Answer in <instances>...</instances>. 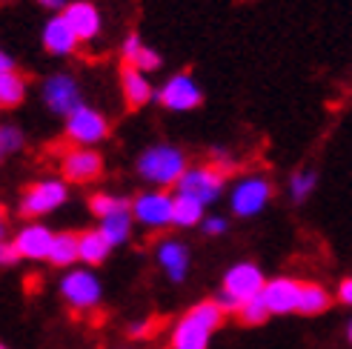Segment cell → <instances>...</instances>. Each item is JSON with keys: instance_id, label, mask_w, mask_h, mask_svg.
Returning a JSON list of instances; mask_svg holds the SVG:
<instances>
[{"instance_id": "obj_1", "label": "cell", "mask_w": 352, "mask_h": 349, "mask_svg": "<svg viewBox=\"0 0 352 349\" xmlns=\"http://www.w3.org/2000/svg\"><path fill=\"white\" fill-rule=\"evenodd\" d=\"M223 321V309L218 301H201L192 312L175 324L172 333V349H206L212 329H218Z\"/></svg>"}, {"instance_id": "obj_2", "label": "cell", "mask_w": 352, "mask_h": 349, "mask_svg": "<svg viewBox=\"0 0 352 349\" xmlns=\"http://www.w3.org/2000/svg\"><path fill=\"white\" fill-rule=\"evenodd\" d=\"M138 172L144 174L149 183L172 186V183H181V178L186 174V158L181 149L157 144L138 158Z\"/></svg>"}, {"instance_id": "obj_3", "label": "cell", "mask_w": 352, "mask_h": 349, "mask_svg": "<svg viewBox=\"0 0 352 349\" xmlns=\"http://www.w3.org/2000/svg\"><path fill=\"white\" fill-rule=\"evenodd\" d=\"M223 189V169H209V166H201V169H186V174L178 183V195L184 198H192L198 203H215L218 195Z\"/></svg>"}, {"instance_id": "obj_4", "label": "cell", "mask_w": 352, "mask_h": 349, "mask_svg": "<svg viewBox=\"0 0 352 349\" xmlns=\"http://www.w3.org/2000/svg\"><path fill=\"white\" fill-rule=\"evenodd\" d=\"M107 132H109V124L103 120L100 112H95L89 106H78L72 115L66 117V135H69V141H75L80 146H89V144L103 141Z\"/></svg>"}, {"instance_id": "obj_5", "label": "cell", "mask_w": 352, "mask_h": 349, "mask_svg": "<svg viewBox=\"0 0 352 349\" xmlns=\"http://www.w3.org/2000/svg\"><path fill=\"white\" fill-rule=\"evenodd\" d=\"M60 295L69 301V306H75V309H92L100 301V281H98L92 272L75 269V272H69L63 281H60Z\"/></svg>"}, {"instance_id": "obj_6", "label": "cell", "mask_w": 352, "mask_h": 349, "mask_svg": "<svg viewBox=\"0 0 352 349\" xmlns=\"http://www.w3.org/2000/svg\"><path fill=\"white\" fill-rule=\"evenodd\" d=\"M66 201V183L60 181H38L34 186L26 189V195L21 198V215L34 218L46 215L52 209H58Z\"/></svg>"}, {"instance_id": "obj_7", "label": "cell", "mask_w": 352, "mask_h": 349, "mask_svg": "<svg viewBox=\"0 0 352 349\" xmlns=\"http://www.w3.org/2000/svg\"><path fill=\"white\" fill-rule=\"evenodd\" d=\"M132 215H135V221H140L144 226L161 229V226L172 223L175 198L164 195V192H146V195H138L132 201Z\"/></svg>"}, {"instance_id": "obj_8", "label": "cell", "mask_w": 352, "mask_h": 349, "mask_svg": "<svg viewBox=\"0 0 352 349\" xmlns=\"http://www.w3.org/2000/svg\"><path fill=\"white\" fill-rule=\"evenodd\" d=\"M43 100L55 115H66V117L72 115L78 106H83L78 83H75V78H69V75H52L43 83Z\"/></svg>"}, {"instance_id": "obj_9", "label": "cell", "mask_w": 352, "mask_h": 349, "mask_svg": "<svg viewBox=\"0 0 352 349\" xmlns=\"http://www.w3.org/2000/svg\"><path fill=\"white\" fill-rule=\"evenodd\" d=\"M157 100L172 112H189V109L201 106V89L189 75H175L164 83V89L157 92Z\"/></svg>"}, {"instance_id": "obj_10", "label": "cell", "mask_w": 352, "mask_h": 349, "mask_svg": "<svg viewBox=\"0 0 352 349\" xmlns=\"http://www.w3.org/2000/svg\"><path fill=\"white\" fill-rule=\"evenodd\" d=\"M263 286H267V281H263V275L255 264H238L223 275V292L232 295V298L241 301V304L255 298V295H261Z\"/></svg>"}, {"instance_id": "obj_11", "label": "cell", "mask_w": 352, "mask_h": 349, "mask_svg": "<svg viewBox=\"0 0 352 349\" xmlns=\"http://www.w3.org/2000/svg\"><path fill=\"white\" fill-rule=\"evenodd\" d=\"M66 181L72 183H89L95 181L98 174L103 172V158L95 149H86V146H75L63 155V164H60Z\"/></svg>"}, {"instance_id": "obj_12", "label": "cell", "mask_w": 352, "mask_h": 349, "mask_svg": "<svg viewBox=\"0 0 352 349\" xmlns=\"http://www.w3.org/2000/svg\"><path fill=\"white\" fill-rule=\"evenodd\" d=\"M270 195H272V189L263 178H243L232 192V209L238 215L250 218V215L261 212V209L267 206Z\"/></svg>"}, {"instance_id": "obj_13", "label": "cell", "mask_w": 352, "mask_h": 349, "mask_svg": "<svg viewBox=\"0 0 352 349\" xmlns=\"http://www.w3.org/2000/svg\"><path fill=\"white\" fill-rule=\"evenodd\" d=\"M55 238L58 235H52L46 226H41V223H29V226H23L21 232H17V238H14V247H17V252H21V258H29V260H49V255H52V247H55Z\"/></svg>"}, {"instance_id": "obj_14", "label": "cell", "mask_w": 352, "mask_h": 349, "mask_svg": "<svg viewBox=\"0 0 352 349\" xmlns=\"http://www.w3.org/2000/svg\"><path fill=\"white\" fill-rule=\"evenodd\" d=\"M263 301H267L272 315H287V312H298V301H301V284L289 281V278H275L263 286Z\"/></svg>"}, {"instance_id": "obj_15", "label": "cell", "mask_w": 352, "mask_h": 349, "mask_svg": "<svg viewBox=\"0 0 352 349\" xmlns=\"http://www.w3.org/2000/svg\"><path fill=\"white\" fill-rule=\"evenodd\" d=\"M78 32L72 29V23L66 21V14H55L52 21H46L43 26V46L52 55H72L78 46Z\"/></svg>"}, {"instance_id": "obj_16", "label": "cell", "mask_w": 352, "mask_h": 349, "mask_svg": "<svg viewBox=\"0 0 352 349\" xmlns=\"http://www.w3.org/2000/svg\"><path fill=\"white\" fill-rule=\"evenodd\" d=\"M63 14H66V21L72 23V29L78 32L80 41H92L100 32V12L89 3V0H75V3H69L63 9Z\"/></svg>"}, {"instance_id": "obj_17", "label": "cell", "mask_w": 352, "mask_h": 349, "mask_svg": "<svg viewBox=\"0 0 352 349\" xmlns=\"http://www.w3.org/2000/svg\"><path fill=\"white\" fill-rule=\"evenodd\" d=\"M120 86H123V98H126V103L132 109L144 106V103L152 98V86L146 80V72H140V69H135V66H123Z\"/></svg>"}, {"instance_id": "obj_18", "label": "cell", "mask_w": 352, "mask_h": 349, "mask_svg": "<svg viewBox=\"0 0 352 349\" xmlns=\"http://www.w3.org/2000/svg\"><path fill=\"white\" fill-rule=\"evenodd\" d=\"M157 260H161L164 272L172 278V281H184L186 278V269H189V252L184 243L178 240H166L157 247Z\"/></svg>"}, {"instance_id": "obj_19", "label": "cell", "mask_w": 352, "mask_h": 349, "mask_svg": "<svg viewBox=\"0 0 352 349\" xmlns=\"http://www.w3.org/2000/svg\"><path fill=\"white\" fill-rule=\"evenodd\" d=\"M109 249H112V243L100 229H92V232L80 235V260L83 264H92V267L100 264V260H107Z\"/></svg>"}, {"instance_id": "obj_20", "label": "cell", "mask_w": 352, "mask_h": 349, "mask_svg": "<svg viewBox=\"0 0 352 349\" xmlns=\"http://www.w3.org/2000/svg\"><path fill=\"white\" fill-rule=\"evenodd\" d=\"M78 258H80V238L69 235V232L58 235L55 247H52V255H49L52 264H55V267H69V264H75Z\"/></svg>"}, {"instance_id": "obj_21", "label": "cell", "mask_w": 352, "mask_h": 349, "mask_svg": "<svg viewBox=\"0 0 352 349\" xmlns=\"http://www.w3.org/2000/svg\"><path fill=\"white\" fill-rule=\"evenodd\" d=\"M132 209H126V212H118V215H109L100 221V232L109 238L112 247H120L123 240L129 238V229H132Z\"/></svg>"}, {"instance_id": "obj_22", "label": "cell", "mask_w": 352, "mask_h": 349, "mask_svg": "<svg viewBox=\"0 0 352 349\" xmlns=\"http://www.w3.org/2000/svg\"><path fill=\"white\" fill-rule=\"evenodd\" d=\"M329 306V295L318 284H301V301H298V312L301 315H318Z\"/></svg>"}, {"instance_id": "obj_23", "label": "cell", "mask_w": 352, "mask_h": 349, "mask_svg": "<svg viewBox=\"0 0 352 349\" xmlns=\"http://www.w3.org/2000/svg\"><path fill=\"white\" fill-rule=\"evenodd\" d=\"M23 98H26V80L17 72H0V103L12 109Z\"/></svg>"}, {"instance_id": "obj_24", "label": "cell", "mask_w": 352, "mask_h": 349, "mask_svg": "<svg viewBox=\"0 0 352 349\" xmlns=\"http://www.w3.org/2000/svg\"><path fill=\"white\" fill-rule=\"evenodd\" d=\"M201 221H204V203L192 201V198H184V195L175 198V215H172L175 226H195Z\"/></svg>"}, {"instance_id": "obj_25", "label": "cell", "mask_w": 352, "mask_h": 349, "mask_svg": "<svg viewBox=\"0 0 352 349\" xmlns=\"http://www.w3.org/2000/svg\"><path fill=\"white\" fill-rule=\"evenodd\" d=\"M270 315H272V312H270L267 301H263V292L255 295V298H250V301H243L241 309H238V318H241L246 326H258V324L267 321Z\"/></svg>"}, {"instance_id": "obj_26", "label": "cell", "mask_w": 352, "mask_h": 349, "mask_svg": "<svg viewBox=\"0 0 352 349\" xmlns=\"http://www.w3.org/2000/svg\"><path fill=\"white\" fill-rule=\"evenodd\" d=\"M89 206H92V212L103 221V218H109V215H118V212H126V209H132L123 198H112V195H95L92 201H89Z\"/></svg>"}, {"instance_id": "obj_27", "label": "cell", "mask_w": 352, "mask_h": 349, "mask_svg": "<svg viewBox=\"0 0 352 349\" xmlns=\"http://www.w3.org/2000/svg\"><path fill=\"white\" fill-rule=\"evenodd\" d=\"M312 186H315V174L312 172H298V174H292V181H289V192H292L295 201H304L312 192Z\"/></svg>"}, {"instance_id": "obj_28", "label": "cell", "mask_w": 352, "mask_h": 349, "mask_svg": "<svg viewBox=\"0 0 352 349\" xmlns=\"http://www.w3.org/2000/svg\"><path fill=\"white\" fill-rule=\"evenodd\" d=\"M23 146V132L17 126H3L0 129V149H3V155H12Z\"/></svg>"}, {"instance_id": "obj_29", "label": "cell", "mask_w": 352, "mask_h": 349, "mask_svg": "<svg viewBox=\"0 0 352 349\" xmlns=\"http://www.w3.org/2000/svg\"><path fill=\"white\" fill-rule=\"evenodd\" d=\"M161 55H157L155 49H149V46H144L138 52V58H135V69H140V72H155V69H161Z\"/></svg>"}, {"instance_id": "obj_30", "label": "cell", "mask_w": 352, "mask_h": 349, "mask_svg": "<svg viewBox=\"0 0 352 349\" xmlns=\"http://www.w3.org/2000/svg\"><path fill=\"white\" fill-rule=\"evenodd\" d=\"M146 43H140V38L138 34H129L126 41H123V60H126V66H132L135 63V58H138V52L144 49Z\"/></svg>"}, {"instance_id": "obj_31", "label": "cell", "mask_w": 352, "mask_h": 349, "mask_svg": "<svg viewBox=\"0 0 352 349\" xmlns=\"http://www.w3.org/2000/svg\"><path fill=\"white\" fill-rule=\"evenodd\" d=\"M204 229L209 235H221V232H226V221L223 218H206L204 221Z\"/></svg>"}, {"instance_id": "obj_32", "label": "cell", "mask_w": 352, "mask_h": 349, "mask_svg": "<svg viewBox=\"0 0 352 349\" xmlns=\"http://www.w3.org/2000/svg\"><path fill=\"white\" fill-rule=\"evenodd\" d=\"M0 258H3V264H14V260L21 258V252H17L14 243H3V249H0Z\"/></svg>"}, {"instance_id": "obj_33", "label": "cell", "mask_w": 352, "mask_h": 349, "mask_svg": "<svg viewBox=\"0 0 352 349\" xmlns=\"http://www.w3.org/2000/svg\"><path fill=\"white\" fill-rule=\"evenodd\" d=\"M338 298H341L346 306H352V278L341 281V286H338Z\"/></svg>"}, {"instance_id": "obj_34", "label": "cell", "mask_w": 352, "mask_h": 349, "mask_svg": "<svg viewBox=\"0 0 352 349\" xmlns=\"http://www.w3.org/2000/svg\"><path fill=\"white\" fill-rule=\"evenodd\" d=\"M41 6H46V9H52V12H58V9H66L69 6V0H38Z\"/></svg>"}, {"instance_id": "obj_35", "label": "cell", "mask_w": 352, "mask_h": 349, "mask_svg": "<svg viewBox=\"0 0 352 349\" xmlns=\"http://www.w3.org/2000/svg\"><path fill=\"white\" fill-rule=\"evenodd\" d=\"M0 72H14V60L6 55V52L0 55Z\"/></svg>"}, {"instance_id": "obj_36", "label": "cell", "mask_w": 352, "mask_h": 349, "mask_svg": "<svg viewBox=\"0 0 352 349\" xmlns=\"http://www.w3.org/2000/svg\"><path fill=\"white\" fill-rule=\"evenodd\" d=\"M349 341H352V324H349Z\"/></svg>"}, {"instance_id": "obj_37", "label": "cell", "mask_w": 352, "mask_h": 349, "mask_svg": "<svg viewBox=\"0 0 352 349\" xmlns=\"http://www.w3.org/2000/svg\"><path fill=\"white\" fill-rule=\"evenodd\" d=\"M3 349H6V346H3Z\"/></svg>"}]
</instances>
